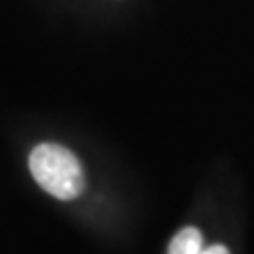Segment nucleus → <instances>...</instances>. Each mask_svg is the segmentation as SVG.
Segmentation results:
<instances>
[{"mask_svg":"<svg viewBox=\"0 0 254 254\" xmlns=\"http://www.w3.org/2000/svg\"><path fill=\"white\" fill-rule=\"evenodd\" d=\"M30 172L38 187L58 199H74L85 189L81 161L72 150L62 144L43 142L30 153Z\"/></svg>","mask_w":254,"mask_h":254,"instance_id":"obj_1","label":"nucleus"},{"mask_svg":"<svg viewBox=\"0 0 254 254\" xmlns=\"http://www.w3.org/2000/svg\"><path fill=\"white\" fill-rule=\"evenodd\" d=\"M201 250H203V237L199 233V229L185 227L174 235L168 254H201Z\"/></svg>","mask_w":254,"mask_h":254,"instance_id":"obj_2","label":"nucleus"},{"mask_svg":"<svg viewBox=\"0 0 254 254\" xmlns=\"http://www.w3.org/2000/svg\"><path fill=\"white\" fill-rule=\"evenodd\" d=\"M201 254H231L222 244H214V246H208V248H203Z\"/></svg>","mask_w":254,"mask_h":254,"instance_id":"obj_3","label":"nucleus"}]
</instances>
